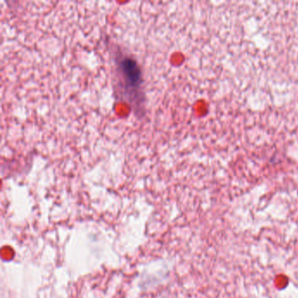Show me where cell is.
<instances>
[{
	"label": "cell",
	"instance_id": "6da1fadb",
	"mask_svg": "<svg viewBox=\"0 0 298 298\" xmlns=\"http://www.w3.org/2000/svg\"><path fill=\"white\" fill-rule=\"evenodd\" d=\"M116 90L119 96L132 106L135 115L144 114L145 98L142 89V71L138 63L130 55L116 49L114 54Z\"/></svg>",
	"mask_w": 298,
	"mask_h": 298
}]
</instances>
